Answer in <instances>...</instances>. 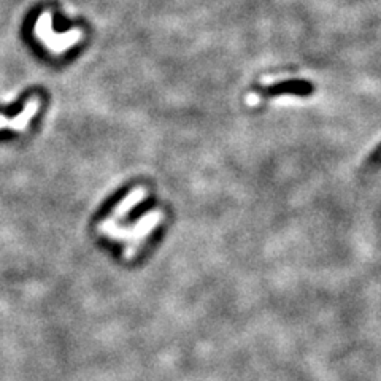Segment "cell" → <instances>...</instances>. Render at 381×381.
<instances>
[{"label":"cell","mask_w":381,"mask_h":381,"mask_svg":"<svg viewBox=\"0 0 381 381\" xmlns=\"http://www.w3.org/2000/svg\"><path fill=\"white\" fill-rule=\"evenodd\" d=\"M51 23H53V18H51L49 13H45L42 18L37 21V27H35V34L42 38V42L47 45L49 49H53L54 53H62V51L67 49L69 47H72L75 42L80 40V32H70L67 35H56L51 29Z\"/></svg>","instance_id":"1"},{"label":"cell","mask_w":381,"mask_h":381,"mask_svg":"<svg viewBox=\"0 0 381 381\" xmlns=\"http://www.w3.org/2000/svg\"><path fill=\"white\" fill-rule=\"evenodd\" d=\"M40 108V99L32 97L30 99L25 106L23 108L21 113H19L16 118H5L3 115H0V130H16V132H23L27 129V126L30 123V119L34 118V115L37 113V110Z\"/></svg>","instance_id":"2"}]
</instances>
